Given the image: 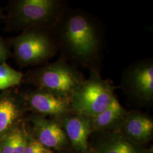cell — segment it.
<instances>
[{
    "label": "cell",
    "mask_w": 153,
    "mask_h": 153,
    "mask_svg": "<svg viewBox=\"0 0 153 153\" xmlns=\"http://www.w3.org/2000/svg\"><path fill=\"white\" fill-rule=\"evenodd\" d=\"M51 30L66 60L90 70H97L103 36L97 19L85 11L66 8Z\"/></svg>",
    "instance_id": "cell-1"
},
{
    "label": "cell",
    "mask_w": 153,
    "mask_h": 153,
    "mask_svg": "<svg viewBox=\"0 0 153 153\" xmlns=\"http://www.w3.org/2000/svg\"><path fill=\"white\" fill-rule=\"evenodd\" d=\"M28 79L36 88L70 100L76 88L85 80L76 67L62 57L33 71Z\"/></svg>",
    "instance_id": "cell-2"
},
{
    "label": "cell",
    "mask_w": 153,
    "mask_h": 153,
    "mask_svg": "<svg viewBox=\"0 0 153 153\" xmlns=\"http://www.w3.org/2000/svg\"><path fill=\"white\" fill-rule=\"evenodd\" d=\"M115 88L103 79L98 70L90 69L89 78L76 88L71 98L75 114L93 118L106 109L114 99Z\"/></svg>",
    "instance_id": "cell-3"
},
{
    "label": "cell",
    "mask_w": 153,
    "mask_h": 153,
    "mask_svg": "<svg viewBox=\"0 0 153 153\" xmlns=\"http://www.w3.org/2000/svg\"><path fill=\"white\" fill-rule=\"evenodd\" d=\"M67 7L59 0H21L15 3L11 17L15 25L23 30H51Z\"/></svg>",
    "instance_id": "cell-4"
},
{
    "label": "cell",
    "mask_w": 153,
    "mask_h": 153,
    "mask_svg": "<svg viewBox=\"0 0 153 153\" xmlns=\"http://www.w3.org/2000/svg\"><path fill=\"white\" fill-rule=\"evenodd\" d=\"M13 47L16 60L23 66L42 64L58 49L50 30L39 28L25 30L14 39Z\"/></svg>",
    "instance_id": "cell-5"
},
{
    "label": "cell",
    "mask_w": 153,
    "mask_h": 153,
    "mask_svg": "<svg viewBox=\"0 0 153 153\" xmlns=\"http://www.w3.org/2000/svg\"><path fill=\"white\" fill-rule=\"evenodd\" d=\"M121 89L140 103L150 104L153 100V60L137 61L123 72Z\"/></svg>",
    "instance_id": "cell-6"
},
{
    "label": "cell",
    "mask_w": 153,
    "mask_h": 153,
    "mask_svg": "<svg viewBox=\"0 0 153 153\" xmlns=\"http://www.w3.org/2000/svg\"><path fill=\"white\" fill-rule=\"evenodd\" d=\"M30 107L40 114L58 119L74 114L71 100L62 98L44 90L36 88L25 95Z\"/></svg>",
    "instance_id": "cell-7"
},
{
    "label": "cell",
    "mask_w": 153,
    "mask_h": 153,
    "mask_svg": "<svg viewBox=\"0 0 153 153\" xmlns=\"http://www.w3.org/2000/svg\"><path fill=\"white\" fill-rule=\"evenodd\" d=\"M56 120L65 131L74 150L78 153H86L88 139L93 133L90 118L74 113Z\"/></svg>",
    "instance_id": "cell-8"
},
{
    "label": "cell",
    "mask_w": 153,
    "mask_h": 153,
    "mask_svg": "<svg viewBox=\"0 0 153 153\" xmlns=\"http://www.w3.org/2000/svg\"><path fill=\"white\" fill-rule=\"evenodd\" d=\"M35 134L38 141L45 148L60 149L68 145V138L59 123L42 116L32 119Z\"/></svg>",
    "instance_id": "cell-9"
},
{
    "label": "cell",
    "mask_w": 153,
    "mask_h": 153,
    "mask_svg": "<svg viewBox=\"0 0 153 153\" xmlns=\"http://www.w3.org/2000/svg\"><path fill=\"white\" fill-rule=\"evenodd\" d=\"M118 131L131 142L143 143L153 135V121L141 112H129Z\"/></svg>",
    "instance_id": "cell-10"
},
{
    "label": "cell",
    "mask_w": 153,
    "mask_h": 153,
    "mask_svg": "<svg viewBox=\"0 0 153 153\" xmlns=\"http://www.w3.org/2000/svg\"><path fill=\"white\" fill-rule=\"evenodd\" d=\"M128 113L115 98L106 109L90 118L92 131H119Z\"/></svg>",
    "instance_id": "cell-11"
},
{
    "label": "cell",
    "mask_w": 153,
    "mask_h": 153,
    "mask_svg": "<svg viewBox=\"0 0 153 153\" xmlns=\"http://www.w3.org/2000/svg\"><path fill=\"white\" fill-rule=\"evenodd\" d=\"M98 153H143L118 131H112L97 144Z\"/></svg>",
    "instance_id": "cell-12"
},
{
    "label": "cell",
    "mask_w": 153,
    "mask_h": 153,
    "mask_svg": "<svg viewBox=\"0 0 153 153\" xmlns=\"http://www.w3.org/2000/svg\"><path fill=\"white\" fill-rule=\"evenodd\" d=\"M20 114L19 105L13 99L7 95L0 96V137L10 130Z\"/></svg>",
    "instance_id": "cell-13"
},
{
    "label": "cell",
    "mask_w": 153,
    "mask_h": 153,
    "mask_svg": "<svg viewBox=\"0 0 153 153\" xmlns=\"http://www.w3.org/2000/svg\"><path fill=\"white\" fill-rule=\"evenodd\" d=\"M23 74L13 69L5 62L0 64V90H4L19 85Z\"/></svg>",
    "instance_id": "cell-14"
},
{
    "label": "cell",
    "mask_w": 153,
    "mask_h": 153,
    "mask_svg": "<svg viewBox=\"0 0 153 153\" xmlns=\"http://www.w3.org/2000/svg\"><path fill=\"white\" fill-rule=\"evenodd\" d=\"M17 134L18 131H15L4 136V139L1 144V153H13Z\"/></svg>",
    "instance_id": "cell-15"
},
{
    "label": "cell",
    "mask_w": 153,
    "mask_h": 153,
    "mask_svg": "<svg viewBox=\"0 0 153 153\" xmlns=\"http://www.w3.org/2000/svg\"><path fill=\"white\" fill-rule=\"evenodd\" d=\"M28 142L26 134L21 131H18L16 142L13 153H24Z\"/></svg>",
    "instance_id": "cell-16"
},
{
    "label": "cell",
    "mask_w": 153,
    "mask_h": 153,
    "mask_svg": "<svg viewBox=\"0 0 153 153\" xmlns=\"http://www.w3.org/2000/svg\"><path fill=\"white\" fill-rule=\"evenodd\" d=\"M47 150L38 141H32L28 142L24 153H44Z\"/></svg>",
    "instance_id": "cell-17"
},
{
    "label": "cell",
    "mask_w": 153,
    "mask_h": 153,
    "mask_svg": "<svg viewBox=\"0 0 153 153\" xmlns=\"http://www.w3.org/2000/svg\"><path fill=\"white\" fill-rule=\"evenodd\" d=\"M9 56V51L4 41L0 39V64L5 62Z\"/></svg>",
    "instance_id": "cell-18"
},
{
    "label": "cell",
    "mask_w": 153,
    "mask_h": 153,
    "mask_svg": "<svg viewBox=\"0 0 153 153\" xmlns=\"http://www.w3.org/2000/svg\"><path fill=\"white\" fill-rule=\"evenodd\" d=\"M52 153V152H51V151H50V150H48H48H47V151H46V152H45V153Z\"/></svg>",
    "instance_id": "cell-19"
},
{
    "label": "cell",
    "mask_w": 153,
    "mask_h": 153,
    "mask_svg": "<svg viewBox=\"0 0 153 153\" xmlns=\"http://www.w3.org/2000/svg\"><path fill=\"white\" fill-rule=\"evenodd\" d=\"M93 153H98L97 152H96L95 151H94V152H93Z\"/></svg>",
    "instance_id": "cell-20"
},
{
    "label": "cell",
    "mask_w": 153,
    "mask_h": 153,
    "mask_svg": "<svg viewBox=\"0 0 153 153\" xmlns=\"http://www.w3.org/2000/svg\"><path fill=\"white\" fill-rule=\"evenodd\" d=\"M1 13V8H0V14Z\"/></svg>",
    "instance_id": "cell-21"
}]
</instances>
